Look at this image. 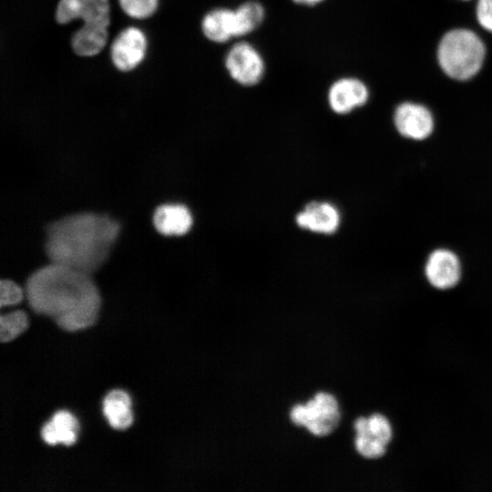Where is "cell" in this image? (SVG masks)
I'll return each mask as SVG.
<instances>
[{
    "label": "cell",
    "instance_id": "cell-2",
    "mask_svg": "<svg viewBox=\"0 0 492 492\" xmlns=\"http://www.w3.org/2000/svg\"><path fill=\"white\" fill-rule=\"evenodd\" d=\"M120 231L108 215L78 212L46 228V253L50 262L93 273L108 260Z\"/></svg>",
    "mask_w": 492,
    "mask_h": 492
},
{
    "label": "cell",
    "instance_id": "cell-18",
    "mask_svg": "<svg viewBox=\"0 0 492 492\" xmlns=\"http://www.w3.org/2000/svg\"><path fill=\"white\" fill-rule=\"evenodd\" d=\"M236 37L251 33L263 21L264 8L255 1H248L234 9Z\"/></svg>",
    "mask_w": 492,
    "mask_h": 492
},
{
    "label": "cell",
    "instance_id": "cell-21",
    "mask_svg": "<svg viewBox=\"0 0 492 492\" xmlns=\"http://www.w3.org/2000/svg\"><path fill=\"white\" fill-rule=\"evenodd\" d=\"M23 298V291L19 285L11 280L0 282V305L1 307L18 303Z\"/></svg>",
    "mask_w": 492,
    "mask_h": 492
},
{
    "label": "cell",
    "instance_id": "cell-23",
    "mask_svg": "<svg viewBox=\"0 0 492 492\" xmlns=\"http://www.w3.org/2000/svg\"><path fill=\"white\" fill-rule=\"evenodd\" d=\"M294 3L304 5H314L321 3L323 0H292Z\"/></svg>",
    "mask_w": 492,
    "mask_h": 492
},
{
    "label": "cell",
    "instance_id": "cell-11",
    "mask_svg": "<svg viewBox=\"0 0 492 492\" xmlns=\"http://www.w3.org/2000/svg\"><path fill=\"white\" fill-rule=\"evenodd\" d=\"M368 97L367 87L355 77H343L336 80L328 92L329 106L337 114L350 113L364 106Z\"/></svg>",
    "mask_w": 492,
    "mask_h": 492
},
{
    "label": "cell",
    "instance_id": "cell-7",
    "mask_svg": "<svg viewBox=\"0 0 492 492\" xmlns=\"http://www.w3.org/2000/svg\"><path fill=\"white\" fill-rule=\"evenodd\" d=\"M59 24L82 19L84 28H106L109 25L108 0H59L55 15Z\"/></svg>",
    "mask_w": 492,
    "mask_h": 492
},
{
    "label": "cell",
    "instance_id": "cell-19",
    "mask_svg": "<svg viewBox=\"0 0 492 492\" xmlns=\"http://www.w3.org/2000/svg\"><path fill=\"white\" fill-rule=\"evenodd\" d=\"M28 325L27 316L23 311H15L0 316V340L7 343L21 334Z\"/></svg>",
    "mask_w": 492,
    "mask_h": 492
},
{
    "label": "cell",
    "instance_id": "cell-20",
    "mask_svg": "<svg viewBox=\"0 0 492 492\" xmlns=\"http://www.w3.org/2000/svg\"><path fill=\"white\" fill-rule=\"evenodd\" d=\"M122 10L134 18L150 16L157 9L158 0H118Z\"/></svg>",
    "mask_w": 492,
    "mask_h": 492
},
{
    "label": "cell",
    "instance_id": "cell-9",
    "mask_svg": "<svg viewBox=\"0 0 492 492\" xmlns=\"http://www.w3.org/2000/svg\"><path fill=\"white\" fill-rule=\"evenodd\" d=\"M147 41L137 27L122 30L111 44L110 55L114 66L121 71L135 68L144 58Z\"/></svg>",
    "mask_w": 492,
    "mask_h": 492
},
{
    "label": "cell",
    "instance_id": "cell-14",
    "mask_svg": "<svg viewBox=\"0 0 492 492\" xmlns=\"http://www.w3.org/2000/svg\"><path fill=\"white\" fill-rule=\"evenodd\" d=\"M201 28L204 36L210 41L224 43L236 37V20L234 10L216 8L203 17Z\"/></svg>",
    "mask_w": 492,
    "mask_h": 492
},
{
    "label": "cell",
    "instance_id": "cell-12",
    "mask_svg": "<svg viewBox=\"0 0 492 492\" xmlns=\"http://www.w3.org/2000/svg\"><path fill=\"white\" fill-rule=\"evenodd\" d=\"M299 227L313 232L331 234L340 224L338 210L329 202L313 201L296 216Z\"/></svg>",
    "mask_w": 492,
    "mask_h": 492
},
{
    "label": "cell",
    "instance_id": "cell-10",
    "mask_svg": "<svg viewBox=\"0 0 492 492\" xmlns=\"http://www.w3.org/2000/svg\"><path fill=\"white\" fill-rule=\"evenodd\" d=\"M425 274L435 288L446 290L456 286L461 277V264L457 255L447 249L433 251L425 265Z\"/></svg>",
    "mask_w": 492,
    "mask_h": 492
},
{
    "label": "cell",
    "instance_id": "cell-6",
    "mask_svg": "<svg viewBox=\"0 0 492 492\" xmlns=\"http://www.w3.org/2000/svg\"><path fill=\"white\" fill-rule=\"evenodd\" d=\"M225 67L230 76L246 87L258 84L264 74V62L257 49L247 42H239L228 51Z\"/></svg>",
    "mask_w": 492,
    "mask_h": 492
},
{
    "label": "cell",
    "instance_id": "cell-1",
    "mask_svg": "<svg viewBox=\"0 0 492 492\" xmlns=\"http://www.w3.org/2000/svg\"><path fill=\"white\" fill-rule=\"evenodd\" d=\"M26 294L34 312L51 317L68 332L94 324L101 304L91 274L53 262L29 276Z\"/></svg>",
    "mask_w": 492,
    "mask_h": 492
},
{
    "label": "cell",
    "instance_id": "cell-13",
    "mask_svg": "<svg viewBox=\"0 0 492 492\" xmlns=\"http://www.w3.org/2000/svg\"><path fill=\"white\" fill-rule=\"evenodd\" d=\"M192 222L190 210L182 204L160 205L153 215L156 230L166 236H179L187 233Z\"/></svg>",
    "mask_w": 492,
    "mask_h": 492
},
{
    "label": "cell",
    "instance_id": "cell-8",
    "mask_svg": "<svg viewBox=\"0 0 492 492\" xmlns=\"http://www.w3.org/2000/svg\"><path fill=\"white\" fill-rule=\"evenodd\" d=\"M395 126L403 137L413 140H424L434 130V118L430 110L420 104L405 102L394 114Z\"/></svg>",
    "mask_w": 492,
    "mask_h": 492
},
{
    "label": "cell",
    "instance_id": "cell-3",
    "mask_svg": "<svg viewBox=\"0 0 492 492\" xmlns=\"http://www.w3.org/2000/svg\"><path fill=\"white\" fill-rule=\"evenodd\" d=\"M486 47L473 31L456 28L441 38L437 59L441 69L449 77L465 81L475 77L482 67Z\"/></svg>",
    "mask_w": 492,
    "mask_h": 492
},
{
    "label": "cell",
    "instance_id": "cell-22",
    "mask_svg": "<svg viewBox=\"0 0 492 492\" xmlns=\"http://www.w3.org/2000/svg\"><path fill=\"white\" fill-rule=\"evenodd\" d=\"M476 14L479 25L492 32V0H477Z\"/></svg>",
    "mask_w": 492,
    "mask_h": 492
},
{
    "label": "cell",
    "instance_id": "cell-16",
    "mask_svg": "<svg viewBox=\"0 0 492 492\" xmlns=\"http://www.w3.org/2000/svg\"><path fill=\"white\" fill-rule=\"evenodd\" d=\"M103 414L114 429L129 427L133 422L129 395L122 390L109 392L103 400Z\"/></svg>",
    "mask_w": 492,
    "mask_h": 492
},
{
    "label": "cell",
    "instance_id": "cell-4",
    "mask_svg": "<svg viewBox=\"0 0 492 492\" xmlns=\"http://www.w3.org/2000/svg\"><path fill=\"white\" fill-rule=\"evenodd\" d=\"M291 420L304 426L313 435L325 436L338 425L341 414L336 398L328 393H317L305 405H295L290 413Z\"/></svg>",
    "mask_w": 492,
    "mask_h": 492
},
{
    "label": "cell",
    "instance_id": "cell-17",
    "mask_svg": "<svg viewBox=\"0 0 492 492\" xmlns=\"http://www.w3.org/2000/svg\"><path fill=\"white\" fill-rule=\"evenodd\" d=\"M108 29L81 27L72 36L73 51L81 56L98 54L108 42Z\"/></svg>",
    "mask_w": 492,
    "mask_h": 492
},
{
    "label": "cell",
    "instance_id": "cell-5",
    "mask_svg": "<svg viewBox=\"0 0 492 492\" xmlns=\"http://www.w3.org/2000/svg\"><path fill=\"white\" fill-rule=\"evenodd\" d=\"M354 426L356 433L354 445L361 456L374 459L385 454L393 430L389 420L384 415L374 413L369 417H358Z\"/></svg>",
    "mask_w": 492,
    "mask_h": 492
},
{
    "label": "cell",
    "instance_id": "cell-15",
    "mask_svg": "<svg viewBox=\"0 0 492 492\" xmlns=\"http://www.w3.org/2000/svg\"><path fill=\"white\" fill-rule=\"evenodd\" d=\"M78 424L67 411L56 412L52 419L41 429L42 439L48 445L64 444L71 446L76 442Z\"/></svg>",
    "mask_w": 492,
    "mask_h": 492
}]
</instances>
